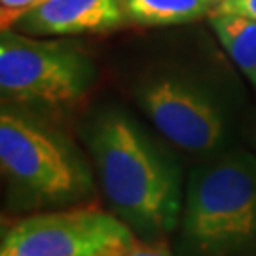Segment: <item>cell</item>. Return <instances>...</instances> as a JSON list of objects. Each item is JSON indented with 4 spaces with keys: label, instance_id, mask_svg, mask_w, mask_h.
Listing matches in <instances>:
<instances>
[{
    "label": "cell",
    "instance_id": "5",
    "mask_svg": "<svg viewBox=\"0 0 256 256\" xmlns=\"http://www.w3.org/2000/svg\"><path fill=\"white\" fill-rule=\"evenodd\" d=\"M138 241L114 212L84 207L12 222L2 234L0 256H124Z\"/></svg>",
    "mask_w": 256,
    "mask_h": 256
},
{
    "label": "cell",
    "instance_id": "12",
    "mask_svg": "<svg viewBox=\"0 0 256 256\" xmlns=\"http://www.w3.org/2000/svg\"><path fill=\"white\" fill-rule=\"evenodd\" d=\"M124 256H173V254H169L164 247H140L138 245L137 248H133L131 252H128V254Z\"/></svg>",
    "mask_w": 256,
    "mask_h": 256
},
{
    "label": "cell",
    "instance_id": "6",
    "mask_svg": "<svg viewBox=\"0 0 256 256\" xmlns=\"http://www.w3.org/2000/svg\"><path fill=\"white\" fill-rule=\"evenodd\" d=\"M140 110L171 144L192 154L216 152L228 133L218 101L180 74H152L135 90Z\"/></svg>",
    "mask_w": 256,
    "mask_h": 256
},
{
    "label": "cell",
    "instance_id": "2",
    "mask_svg": "<svg viewBox=\"0 0 256 256\" xmlns=\"http://www.w3.org/2000/svg\"><path fill=\"white\" fill-rule=\"evenodd\" d=\"M178 230L190 256L256 254L254 150L234 148L194 167Z\"/></svg>",
    "mask_w": 256,
    "mask_h": 256
},
{
    "label": "cell",
    "instance_id": "13",
    "mask_svg": "<svg viewBox=\"0 0 256 256\" xmlns=\"http://www.w3.org/2000/svg\"><path fill=\"white\" fill-rule=\"evenodd\" d=\"M252 146H254V152H256V126L252 129Z\"/></svg>",
    "mask_w": 256,
    "mask_h": 256
},
{
    "label": "cell",
    "instance_id": "10",
    "mask_svg": "<svg viewBox=\"0 0 256 256\" xmlns=\"http://www.w3.org/2000/svg\"><path fill=\"white\" fill-rule=\"evenodd\" d=\"M42 0H0V25L2 30L14 28L28 10L38 6Z\"/></svg>",
    "mask_w": 256,
    "mask_h": 256
},
{
    "label": "cell",
    "instance_id": "3",
    "mask_svg": "<svg viewBox=\"0 0 256 256\" xmlns=\"http://www.w3.org/2000/svg\"><path fill=\"white\" fill-rule=\"evenodd\" d=\"M0 165L14 186L42 205H66L90 196L93 174L78 148L21 112L2 108Z\"/></svg>",
    "mask_w": 256,
    "mask_h": 256
},
{
    "label": "cell",
    "instance_id": "7",
    "mask_svg": "<svg viewBox=\"0 0 256 256\" xmlns=\"http://www.w3.org/2000/svg\"><path fill=\"white\" fill-rule=\"evenodd\" d=\"M128 21L124 0H42L16 23L28 36L97 34Z\"/></svg>",
    "mask_w": 256,
    "mask_h": 256
},
{
    "label": "cell",
    "instance_id": "1",
    "mask_svg": "<svg viewBox=\"0 0 256 256\" xmlns=\"http://www.w3.org/2000/svg\"><path fill=\"white\" fill-rule=\"evenodd\" d=\"M84 138L106 202L138 239L156 241L178 228L186 182L158 138L120 108L97 112Z\"/></svg>",
    "mask_w": 256,
    "mask_h": 256
},
{
    "label": "cell",
    "instance_id": "4",
    "mask_svg": "<svg viewBox=\"0 0 256 256\" xmlns=\"http://www.w3.org/2000/svg\"><path fill=\"white\" fill-rule=\"evenodd\" d=\"M95 64L74 44L36 40L19 30L0 34V90L16 102L68 104L90 92Z\"/></svg>",
    "mask_w": 256,
    "mask_h": 256
},
{
    "label": "cell",
    "instance_id": "11",
    "mask_svg": "<svg viewBox=\"0 0 256 256\" xmlns=\"http://www.w3.org/2000/svg\"><path fill=\"white\" fill-rule=\"evenodd\" d=\"M214 12L236 14V16L256 19V0H224ZM210 14H212V12H210Z\"/></svg>",
    "mask_w": 256,
    "mask_h": 256
},
{
    "label": "cell",
    "instance_id": "8",
    "mask_svg": "<svg viewBox=\"0 0 256 256\" xmlns=\"http://www.w3.org/2000/svg\"><path fill=\"white\" fill-rule=\"evenodd\" d=\"M209 21L232 61L256 88V19L212 12Z\"/></svg>",
    "mask_w": 256,
    "mask_h": 256
},
{
    "label": "cell",
    "instance_id": "9",
    "mask_svg": "<svg viewBox=\"0 0 256 256\" xmlns=\"http://www.w3.org/2000/svg\"><path fill=\"white\" fill-rule=\"evenodd\" d=\"M128 21L142 27L190 23L214 10L212 0H124Z\"/></svg>",
    "mask_w": 256,
    "mask_h": 256
}]
</instances>
